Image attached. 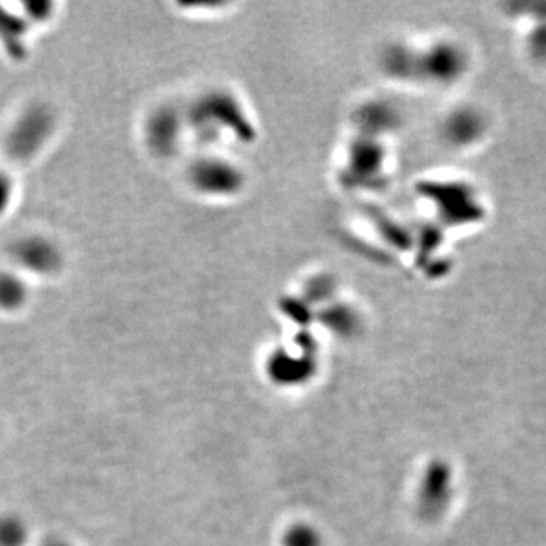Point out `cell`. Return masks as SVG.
Instances as JSON below:
<instances>
[{
  "label": "cell",
  "instance_id": "obj_4",
  "mask_svg": "<svg viewBox=\"0 0 546 546\" xmlns=\"http://www.w3.org/2000/svg\"><path fill=\"white\" fill-rule=\"evenodd\" d=\"M8 193H10V190H8V181L0 176V207H4L5 202H7Z\"/></svg>",
  "mask_w": 546,
  "mask_h": 546
},
{
  "label": "cell",
  "instance_id": "obj_5",
  "mask_svg": "<svg viewBox=\"0 0 546 546\" xmlns=\"http://www.w3.org/2000/svg\"><path fill=\"white\" fill-rule=\"evenodd\" d=\"M44 546H73L72 543L67 542V540L64 539H58V537H54V539L49 540L48 543Z\"/></svg>",
  "mask_w": 546,
  "mask_h": 546
},
{
  "label": "cell",
  "instance_id": "obj_3",
  "mask_svg": "<svg viewBox=\"0 0 546 546\" xmlns=\"http://www.w3.org/2000/svg\"><path fill=\"white\" fill-rule=\"evenodd\" d=\"M29 530L20 516L7 513L0 516V546H25Z\"/></svg>",
  "mask_w": 546,
  "mask_h": 546
},
{
  "label": "cell",
  "instance_id": "obj_1",
  "mask_svg": "<svg viewBox=\"0 0 546 546\" xmlns=\"http://www.w3.org/2000/svg\"><path fill=\"white\" fill-rule=\"evenodd\" d=\"M14 260L23 270L37 275H51L61 263L60 251L41 237H28L14 246Z\"/></svg>",
  "mask_w": 546,
  "mask_h": 546
},
{
  "label": "cell",
  "instance_id": "obj_2",
  "mask_svg": "<svg viewBox=\"0 0 546 546\" xmlns=\"http://www.w3.org/2000/svg\"><path fill=\"white\" fill-rule=\"evenodd\" d=\"M28 298L25 280L13 272H0V310L16 311Z\"/></svg>",
  "mask_w": 546,
  "mask_h": 546
}]
</instances>
